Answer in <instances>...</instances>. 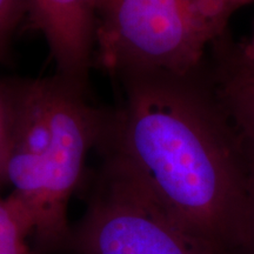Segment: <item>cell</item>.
Here are the masks:
<instances>
[{
	"mask_svg": "<svg viewBox=\"0 0 254 254\" xmlns=\"http://www.w3.org/2000/svg\"><path fill=\"white\" fill-rule=\"evenodd\" d=\"M199 72L122 77V101L106 114L97 148L104 167L140 187L209 253L238 254L249 168L211 81Z\"/></svg>",
	"mask_w": 254,
	"mask_h": 254,
	"instance_id": "1",
	"label": "cell"
},
{
	"mask_svg": "<svg viewBox=\"0 0 254 254\" xmlns=\"http://www.w3.org/2000/svg\"><path fill=\"white\" fill-rule=\"evenodd\" d=\"M249 62H250V60H249ZM250 63H251V62H250ZM253 65H254V64H253Z\"/></svg>",
	"mask_w": 254,
	"mask_h": 254,
	"instance_id": "13",
	"label": "cell"
},
{
	"mask_svg": "<svg viewBox=\"0 0 254 254\" xmlns=\"http://www.w3.org/2000/svg\"><path fill=\"white\" fill-rule=\"evenodd\" d=\"M238 1H239V4L241 6H244V5L249 4V2H251V1H253V0H238Z\"/></svg>",
	"mask_w": 254,
	"mask_h": 254,
	"instance_id": "12",
	"label": "cell"
},
{
	"mask_svg": "<svg viewBox=\"0 0 254 254\" xmlns=\"http://www.w3.org/2000/svg\"><path fill=\"white\" fill-rule=\"evenodd\" d=\"M67 254H211L147 193L101 166L86 211L72 225Z\"/></svg>",
	"mask_w": 254,
	"mask_h": 254,
	"instance_id": "4",
	"label": "cell"
},
{
	"mask_svg": "<svg viewBox=\"0 0 254 254\" xmlns=\"http://www.w3.org/2000/svg\"><path fill=\"white\" fill-rule=\"evenodd\" d=\"M0 254H34L30 231L21 215L0 194Z\"/></svg>",
	"mask_w": 254,
	"mask_h": 254,
	"instance_id": "7",
	"label": "cell"
},
{
	"mask_svg": "<svg viewBox=\"0 0 254 254\" xmlns=\"http://www.w3.org/2000/svg\"><path fill=\"white\" fill-rule=\"evenodd\" d=\"M240 7L238 0H97L94 62L120 78L194 74Z\"/></svg>",
	"mask_w": 254,
	"mask_h": 254,
	"instance_id": "3",
	"label": "cell"
},
{
	"mask_svg": "<svg viewBox=\"0 0 254 254\" xmlns=\"http://www.w3.org/2000/svg\"><path fill=\"white\" fill-rule=\"evenodd\" d=\"M32 30L40 32L57 75L85 87L94 62L97 0H25Z\"/></svg>",
	"mask_w": 254,
	"mask_h": 254,
	"instance_id": "5",
	"label": "cell"
},
{
	"mask_svg": "<svg viewBox=\"0 0 254 254\" xmlns=\"http://www.w3.org/2000/svg\"><path fill=\"white\" fill-rule=\"evenodd\" d=\"M249 168V209L246 227L238 254H254V165L247 161Z\"/></svg>",
	"mask_w": 254,
	"mask_h": 254,
	"instance_id": "10",
	"label": "cell"
},
{
	"mask_svg": "<svg viewBox=\"0 0 254 254\" xmlns=\"http://www.w3.org/2000/svg\"><path fill=\"white\" fill-rule=\"evenodd\" d=\"M11 134V116L5 82L0 81V189L5 184V167L9 147Z\"/></svg>",
	"mask_w": 254,
	"mask_h": 254,
	"instance_id": "9",
	"label": "cell"
},
{
	"mask_svg": "<svg viewBox=\"0 0 254 254\" xmlns=\"http://www.w3.org/2000/svg\"><path fill=\"white\" fill-rule=\"evenodd\" d=\"M5 85L11 116L7 199L30 231L34 254H67L69 200L107 112L88 104L85 87L57 74Z\"/></svg>",
	"mask_w": 254,
	"mask_h": 254,
	"instance_id": "2",
	"label": "cell"
},
{
	"mask_svg": "<svg viewBox=\"0 0 254 254\" xmlns=\"http://www.w3.org/2000/svg\"><path fill=\"white\" fill-rule=\"evenodd\" d=\"M212 49V88L239 136L245 158L254 165V65L226 34Z\"/></svg>",
	"mask_w": 254,
	"mask_h": 254,
	"instance_id": "6",
	"label": "cell"
},
{
	"mask_svg": "<svg viewBox=\"0 0 254 254\" xmlns=\"http://www.w3.org/2000/svg\"><path fill=\"white\" fill-rule=\"evenodd\" d=\"M240 47H241V51H243L244 56L246 57V59L250 60L252 64H254V32L249 43L245 44V45H240Z\"/></svg>",
	"mask_w": 254,
	"mask_h": 254,
	"instance_id": "11",
	"label": "cell"
},
{
	"mask_svg": "<svg viewBox=\"0 0 254 254\" xmlns=\"http://www.w3.org/2000/svg\"><path fill=\"white\" fill-rule=\"evenodd\" d=\"M25 15V0H0V56L9 36Z\"/></svg>",
	"mask_w": 254,
	"mask_h": 254,
	"instance_id": "8",
	"label": "cell"
}]
</instances>
